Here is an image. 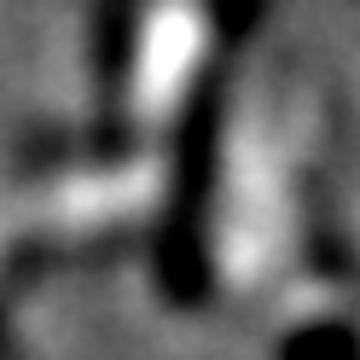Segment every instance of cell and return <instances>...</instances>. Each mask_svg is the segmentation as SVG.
<instances>
[{
    "mask_svg": "<svg viewBox=\"0 0 360 360\" xmlns=\"http://www.w3.org/2000/svg\"><path fill=\"white\" fill-rule=\"evenodd\" d=\"M267 360H360V285L337 262L267 297Z\"/></svg>",
    "mask_w": 360,
    "mask_h": 360,
    "instance_id": "1",
    "label": "cell"
}]
</instances>
